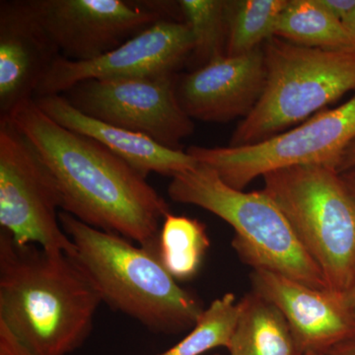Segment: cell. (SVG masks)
I'll return each mask as SVG.
<instances>
[{"label": "cell", "instance_id": "obj_1", "mask_svg": "<svg viewBox=\"0 0 355 355\" xmlns=\"http://www.w3.org/2000/svg\"><path fill=\"white\" fill-rule=\"evenodd\" d=\"M6 120L28 140L55 179L62 211L158 252L160 224L170 209L146 177L99 142L58 125L34 99Z\"/></svg>", "mask_w": 355, "mask_h": 355}, {"label": "cell", "instance_id": "obj_2", "mask_svg": "<svg viewBox=\"0 0 355 355\" xmlns=\"http://www.w3.org/2000/svg\"><path fill=\"white\" fill-rule=\"evenodd\" d=\"M100 289L76 253L0 231V320L37 355H69L90 336Z\"/></svg>", "mask_w": 355, "mask_h": 355}, {"label": "cell", "instance_id": "obj_3", "mask_svg": "<svg viewBox=\"0 0 355 355\" xmlns=\"http://www.w3.org/2000/svg\"><path fill=\"white\" fill-rule=\"evenodd\" d=\"M60 221L100 289L103 302L154 333L169 335L196 326L205 308L178 284L157 251L91 227L62 210Z\"/></svg>", "mask_w": 355, "mask_h": 355}, {"label": "cell", "instance_id": "obj_4", "mask_svg": "<svg viewBox=\"0 0 355 355\" xmlns=\"http://www.w3.org/2000/svg\"><path fill=\"white\" fill-rule=\"evenodd\" d=\"M172 200L196 205L232 226V245L238 256L254 270L263 268L313 287L329 291L319 266L296 237L279 207L263 190H236L216 171L198 163L172 178Z\"/></svg>", "mask_w": 355, "mask_h": 355}, {"label": "cell", "instance_id": "obj_5", "mask_svg": "<svg viewBox=\"0 0 355 355\" xmlns=\"http://www.w3.org/2000/svg\"><path fill=\"white\" fill-rule=\"evenodd\" d=\"M266 84L230 146L272 139L355 90V51L306 48L272 37L263 44Z\"/></svg>", "mask_w": 355, "mask_h": 355}, {"label": "cell", "instance_id": "obj_6", "mask_svg": "<svg viewBox=\"0 0 355 355\" xmlns=\"http://www.w3.org/2000/svg\"><path fill=\"white\" fill-rule=\"evenodd\" d=\"M330 291L343 295L355 275V198L340 173L324 166H296L263 177Z\"/></svg>", "mask_w": 355, "mask_h": 355}, {"label": "cell", "instance_id": "obj_7", "mask_svg": "<svg viewBox=\"0 0 355 355\" xmlns=\"http://www.w3.org/2000/svg\"><path fill=\"white\" fill-rule=\"evenodd\" d=\"M354 139L355 96L338 108L319 112L293 130L258 144L191 146L187 153L211 168L231 188L243 191L258 177L296 166H324L338 172L343 153Z\"/></svg>", "mask_w": 355, "mask_h": 355}, {"label": "cell", "instance_id": "obj_8", "mask_svg": "<svg viewBox=\"0 0 355 355\" xmlns=\"http://www.w3.org/2000/svg\"><path fill=\"white\" fill-rule=\"evenodd\" d=\"M62 198L31 144L0 120V227L20 245L76 253L60 225Z\"/></svg>", "mask_w": 355, "mask_h": 355}, {"label": "cell", "instance_id": "obj_9", "mask_svg": "<svg viewBox=\"0 0 355 355\" xmlns=\"http://www.w3.org/2000/svg\"><path fill=\"white\" fill-rule=\"evenodd\" d=\"M177 76L87 80L64 96L87 116L182 150V141L193 132L195 123L178 100Z\"/></svg>", "mask_w": 355, "mask_h": 355}, {"label": "cell", "instance_id": "obj_10", "mask_svg": "<svg viewBox=\"0 0 355 355\" xmlns=\"http://www.w3.org/2000/svg\"><path fill=\"white\" fill-rule=\"evenodd\" d=\"M60 57L88 62L162 19H175L170 4L130 0H29Z\"/></svg>", "mask_w": 355, "mask_h": 355}, {"label": "cell", "instance_id": "obj_11", "mask_svg": "<svg viewBox=\"0 0 355 355\" xmlns=\"http://www.w3.org/2000/svg\"><path fill=\"white\" fill-rule=\"evenodd\" d=\"M193 49V36L186 23L162 19L94 60L72 62L58 58L42 79L35 97L62 95L87 80L176 74L188 62Z\"/></svg>", "mask_w": 355, "mask_h": 355}, {"label": "cell", "instance_id": "obj_12", "mask_svg": "<svg viewBox=\"0 0 355 355\" xmlns=\"http://www.w3.org/2000/svg\"><path fill=\"white\" fill-rule=\"evenodd\" d=\"M251 282L253 291L286 318L301 355H326L355 336L354 319L340 294L313 288L263 268L253 270Z\"/></svg>", "mask_w": 355, "mask_h": 355}, {"label": "cell", "instance_id": "obj_13", "mask_svg": "<svg viewBox=\"0 0 355 355\" xmlns=\"http://www.w3.org/2000/svg\"><path fill=\"white\" fill-rule=\"evenodd\" d=\"M265 84L261 46L242 55H224L177 76V96L191 120L228 123L253 111Z\"/></svg>", "mask_w": 355, "mask_h": 355}, {"label": "cell", "instance_id": "obj_14", "mask_svg": "<svg viewBox=\"0 0 355 355\" xmlns=\"http://www.w3.org/2000/svg\"><path fill=\"white\" fill-rule=\"evenodd\" d=\"M29 0L0 2V118L34 99L39 84L60 58Z\"/></svg>", "mask_w": 355, "mask_h": 355}, {"label": "cell", "instance_id": "obj_15", "mask_svg": "<svg viewBox=\"0 0 355 355\" xmlns=\"http://www.w3.org/2000/svg\"><path fill=\"white\" fill-rule=\"evenodd\" d=\"M34 101L58 125L99 142L144 177L157 173L173 178L198 165L187 151L167 148L146 135L87 116L64 95L39 96Z\"/></svg>", "mask_w": 355, "mask_h": 355}, {"label": "cell", "instance_id": "obj_16", "mask_svg": "<svg viewBox=\"0 0 355 355\" xmlns=\"http://www.w3.org/2000/svg\"><path fill=\"white\" fill-rule=\"evenodd\" d=\"M239 304L230 355H301L286 318L272 302L252 291Z\"/></svg>", "mask_w": 355, "mask_h": 355}, {"label": "cell", "instance_id": "obj_17", "mask_svg": "<svg viewBox=\"0 0 355 355\" xmlns=\"http://www.w3.org/2000/svg\"><path fill=\"white\" fill-rule=\"evenodd\" d=\"M275 37L306 48L355 51V42L340 21L318 0H288Z\"/></svg>", "mask_w": 355, "mask_h": 355}, {"label": "cell", "instance_id": "obj_18", "mask_svg": "<svg viewBox=\"0 0 355 355\" xmlns=\"http://www.w3.org/2000/svg\"><path fill=\"white\" fill-rule=\"evenodd\" d=\"M288 0H227L225 53L242 55L257 50L272 37Z\"/></svg>", "mask_w": 355, "mask_h": 355}, {"label": "cell", "instance_id": "obj_19", "mask_svg": "<svg viewBox=\"0 0 355 355\" xmlns=\"http://www.w3.org/2000/svg\"><path fill=\"white\" fill-rule=\"evenodd\" d=\"M209 246L202 222L171 212L166 216L159 234V259L177 282L197 275Z\"/></svg>", "mask_w": 355, "mask_h": 355}, {"label": "cell", "instance_id": "obj_20", "mask_svg": "<svg viewBox=\"0 0 355 355\" xmlns=\"http://www.w3.org/2000/svg\"><path fill=\"white\" fill-rule=\"evenodd\" d=\"M178 7L193 39V51L188 60L193 70L226 55L225 1L181 0Z\"/></svg>", "mask_w": 355, "mask_h": 355}, {"label": "cell", "instance_id": "obj_21", "mask_svg": "<svg viewBox=\"0 0 355 355\" xmlns=\"http://www.w3.org/2000/svg\"><path fill=\"white\" fill-rule=\"evenodd\" d=\"M239 312V301L234 294H224L203 311L198 323L181 342L159 355H200L217 347L227 349Z\"/></svg>", "mask_w": 355, "mask_h": 355}, {"label": "cell", "instance_id": "obj_22", "mask_svg": "<svg viewBox=\"0 0 355 355\" xmlns=\"http://www.w3.org/2000/svg\"><path fill=\"white\" fill-rule=\"evenodd\" d=\"M0 355H37L0 320Z\"/></svg>", "mask_w": 355, "mask_h": 355}, {"label": "cell", "instance_id": "obj_23", "mask_svg": "<svg viewBox=\"0 0 355 355\" xmlns=\"http://www.w3.org/2000/svg\"><path fill=\"white\" fill-rule=\"evenodd\" d=\"M336 20L345 23L355 10V0H318Z\"/></svg>", "mask_w": 355, "mask_h": 355}, {"label": "cell", "instance_id": "obj_24", "mask_svg": "<svg viewBox=\"0 0 355 355\" xmlns=\"http://www.w3.org/2000/svg\"><path fill=\"white\" fill-rule=\"evenodd\" d=\"M355 166V139L350 142L349 146L345 148L340 159V165H338V172L343 173L347 171L349 168Z\"/></svg>", "mask_w": 355, "mask_h": 355}, {"label": "cell", "instance_id": "obj_25", "mask_svg": "<svg viewBox=\"0 0 355 355\" xmlns=\"http://www.w3.org/2000/svg\"><path fill=\"white\" fill-rule=\"evenodd\" d=\"M326 355H355V336L345 342L338 343L329 350Z\"/></svg>", "mask_w": 355, "mask_h": 355}, {"label": "cell", "instance_id": "obj_26", "mask_svg": "<svg viewBox=\"0 0 355 355\" xmlns=\"http://www.w3.org/2000/svg\"><path fill=\"white\" fill-rule=\"evenodd\" d=\"M342 296L345 306L355 321V275L349 288Z\"/></svg>", "mask_w": 355, "mask_h": 355}, {"label": "cell", "instance_id": "obj_27", "mask_svg": "<svg viewBox=\"0 0 355 355\" xmlns=\"http://www.w3.org/2000/svg\"><path fill=\"white\" fill-rule=\"evenodd\" d=\"M340 176L345 184H347V188L350 191V193L354 196L355 198V166L349 168L347 171L340 173Z\"/></svg>", "mask_w": 355, "mask_h": 355}, {"label": "cell", "instance_id": "obj_28", "mask_svg": "<svg viewBox=\"0 0 355 355\" xmlns=\"http://www.w3.org/2000/svg\"><path fill=\"white\" fill-rule=\"evenodd\" d=\"M343 26H345V29L347 30V32L349 33L350 36L352 37V39H354L355 42V10L354 12L350 15L349 19L343 23Z\"/></svg>", "mask_w": 355, "mask_h": 355}, {"label": "cell", "instance_id": "obj_29", "mask_svg": "<svg viewBox=\"0 0 355 355\" xmlns=\"http://www.w3.org/2000/svg\"><path fill=\"white\" fill-rule=\"evenodd\" d=\"M305 355H324V354H305Z\"/></svg>", "mask_w": 355, "mask_h": 355}, {"label": "cell", "instance_id": "obj_30", "mask_svg": "<svg viewBox=\"0 0 355 355\" xmlns=\"http://www.w3.org/2000/svg\"><path fill=\"white\" fill-rule=\"evenodd\" d=\"M216 355H218V354H216Z\"/></svg>", "mask_w": 355, "mask_h": 355}]
</instances>
